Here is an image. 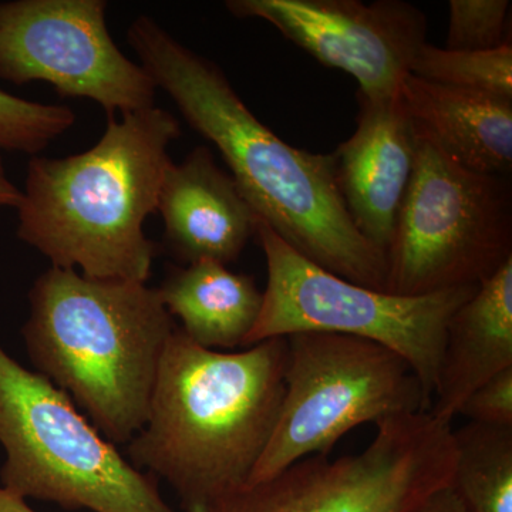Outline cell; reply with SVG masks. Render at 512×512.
<instances>
[{
	"mask_svg": "<svg viewBox=\"0 0 512 512\" xmlns=\"http://www.w3.org/2000/svg\"><path fill=\"white\" fill-rule=\"evenodd\" d=\"M157 211L164 221L165 244L187 265L237 261L258 220L234 178L205 146L194 148L183 163L167 165Z\"/></svg>",
	"mask_w": 512,
	"mask_h": 512,
	"instance_id": "13",
	"label": "cell"
},
{
	"mask_svg": "<svg viewBox=\"0 0 512 512\" xmlns=\"http://www.w3.org/2000/svg\"><path fill=\"white\" fill-rule=\"evenodd\" d=\"M239 19L271 23L323 66L355 77L367 99H396L427 43V18L404 0H229Z\"/></svg>",
	"mask_w": 512,
	"mask_h": 512,
	"instance_id": "11",
	"label": "cell"
},
{
	"mask_svg": "<svg viewBox=\"0 0 512 512\" xmlns=\"http://www.w3.org/2000/svg\"><path fill=\"white\" fill-rule=\"evenodd\" d=\"M409 512H468L453 488L436 491Z\"/></svg>",
	"mask_w": 512,
	"mask_h": 512,
	"instance_id": "22",
	"label": "cell"
},
{
	"mask_svg": "<svg viewBox=\"0 0 512 512\" xmlns=\"http://www.w3.org/2000/svg\"><path fill=\"white\" fill-rule=\"evenodd\" d=\"M23 342L37 373L72 397L110 443L146 423L165 345L175 329L158 289L52 268L29 292Z\"/></svg>",
	"mask_w": 512,
	"mask_h": 512,
	"instance_id": "4",
	"label": "cell"
},
{
	"mask_svg": "<svg viewBox=\"0 0 512 512\" xmlns=\"http://www.w3.org/2000/svg\"><path fill=\"white\" fill-rule=\"evenodd\" d=\"M158 293L185 335L212 350L244 348L264 301L254 278L215 261L173 269Z\"/></svg>",
	"mask_w": 512,
	"mask_h": 512,
	"instance_id": "16",
	"label": "cell"
},
{
	"mask_svg": "<svg viewBox=\"0 0 512 512\" xmlns=\"http://www.w3.org/2000/svg\"><path fill=\"white\" fill-rule=\"evenodd\" d=\"M104 0L0 3V79L47 82L62 97L89 99L107 117L153 109L157 86L114 43Z\"/></svg>",
	"mask_w": 512,
	"mask_h": 512,
	"instance_id": "10",
	"label": "cell"
},
{
	"mask_svg": "<svg viewBox=\"0 0 512 512\" xmlns=\"http://www.w3.org/2000/svg\"><path fill=\"white\" fill-rule=\"evenodd\" d=\"M180 134L173 114L153 107L109 117L103 136L84 153L33 157L18 237L55 268L146 284L157 247L144 221L157 211L168 147Z\"/></svg>",
	"mask_w": 512,
	"mask_h": 512,
	"instance_id": "3",
	"label": "cell"
},
{
	"mask_svg": "<svg viewBox=\"0 0 512 512\" xmlns=\"http://www.w3.org/2000/svg\"><path fill=\"white\" fill-rule=\"evenodd\" d=\"M414 131L451 161L476 173L512 167V100L426 82L410 74L399 93Z\"/></svg>",
	"mask_w": 512,
	"mask_h": 512,
	"instance_id": "14",
	"label": "cell"
},
{
	"mask_svg": "<svg viewBox=\"0 0 512 512\" xmlns=\"http://www.w3.org/2000/svg\"><path fill=\"white\" fill-rule=\"evenodd\" d=\"M458 414L474 423L512 426V367L474 390Z\"/></svg>",
	"mask_w": 512,
	"mask_h": 512,
	"instance_id": "21",
	"label": "cell"
},
{
	"mask_svg": "<svg viewBox=\"0 0 512 512\" xmlns=\"http://www.w3.org/2000/svg\"><path fill=\"white\" fill-rule=\"evenodd\" d=\"M285 393L268 446L249 476L262 483L311 456H329L350 430L429 412L419 376L372 340L301 332L286 336Z\"/></svg>",
	"mask_w": 512,
	"mask_h": 512,
	"instance_id": "6",
	"label": "cell"
},
{
	"mask_svg": "<svg viewBox=\"0 0 512 512\" xmlns=\"http://www.w3.org/2000/svg\"><path fill=\"white\" fill-rule=\"evenodd\" d=\"M412 74L426 82L512 100V43L476 52L426 43L414 59Z\"/></svg>",
	"mask_w": 512,
	"mask_h": 512,
	"instance_id": "18",
	"label": "cell"
},
{
	"mask_svg": "<svg viewBox=\"0 0 512 512\" xmlns=\"http://www.w3.org/2000/svg\"><path fill=\"white\" fill-rule=\"evenodd\" d=\"M74 121L70 107L36 103L0 90V150L36 157Z\"/></svg>",
	"mask_w": 512,
	"mask_h": 512,
	"instance_id": "19",
	"label": "cell"
},
{
	"mask_svg": "<svg viewBox=\"0 0 512 512\" xmlns=\"http://www.w3.org/2000/svg\"><path fill=\"white\" fill-rule=\"evenodd\" d=\"M0 512H37L26 500L0 487Z\"/></svg>",
	"mask_w": 512,
	"mask_h": 512,
	"instance_id": "24",
	"label": "cell"
},
{
	"mask_svg": "<svg viewBox=\"0 0 512 512\" xmlns=\"http://www.w3.org/2000/svg\"><path fill=\"white\" fill-rule=\"evenodd\" d=\"M376 426L362 453L302 458L229 494L214 512H409L450 487L456 468L451 423L421 412Z\"/></svg>",
	"mask_w": 512,
	"mask_h": 512,
	"instance_id": "9",
	"label": "cell"
},
{
	"mask_svg": "<svg viewBox=\"0 0 512 512\" xmlns=\"http://www.w3.org/2000/svg\"><path fill=\"white\" fill-rule=\"evenodd\" d=\"M255 237L265 254L268 284L244 348L301 332L372 340L409 362L433 402L448 322L478 286L421 296L394 295L320 268L259 218Z\"/></svg>",
	"mask_w": 512,
	"mask_h": 512,
	"instance_id": "8",
	"label": "cell"
},
{
	"mask_svg": "<svg viewBox=\"0 0 512 512\" xmlns=\"http://www.w3.org/2000/svg\"><path fill=\"white\" fill-rule=\"evenodd\" d=\"M451 488L468 512H512V426L470 421L453 429Z\"/></svg>",
	"mask_w": 512,
	"mask_h": 512,
	"instance_id": "17",
	"label": "cell"
},
{
	"mask_svg": "<svg viewBox=\"0 0 512 512\" xmlns=\"http://www.w3.org/2000/svg\"><path fill=\"white\" fill-rule=\"evenodd\" d=\"M356 130L335 151L340 195L353 225L387 254L416 163L417 134L396 99L357 93Z\"/></svg>",
	"mask_w": 512,
	"mask_h": 512,
	"instance_id": "12",
	"label": "cell"
},
{
	"mask_svg": "<svg viewBox=\"0 0 512 512\" xmlns=\"http://www.w3.org/2000/svg\"><path fill=\"white\" fill-rule=\"evenodd\" d=\"M22 197V191L9 180L5 167H3L2 157H0V207L19 208Z\"/></svg>",
	"mask_w": 512,
	"mask_h": 512,
	"instance_id": "23",
	"label": "cell"
},
{
	"mask_svg": "<svg viewBox=\"0 0 512 512\" xmlns=\"http://www.w3.org/2000/svg\"><path fill=\"white\" fill-rule=\"evenodd\" d=\"M127 39L157 89L218 148L259 220L320 268L386 291V255L350 220L335 154L289 146L256 119L217 64L181 45L156 20L138 16Z\"/></svg>",
	"mask_w": 512,
	"mask_h": 512,
	"instance_id": "1",
	"label": "cell"
},
{
	"mask_svg": "<svg viewBox=\"0 0 512 512\" xmlns=\"http://www.w3.org/2000/svg\"><path fill=\"white\" fill-rule=\"evenodd\" d=\"M512 367V259L451 316L429 412L451 423L481 384Z\"/></svg>",
	"mask_w": 512,
	"mask_h": 512,
	"instance_id": "15",
	"label": "cell"
},
{
	"mask_svg": "<svg viewBox=\"0 0 512 512\" xmlns=\"http://www.w3.org/2000/svg\"><path fill=\"white\" fill-rule=\"evenodd\" d=\"M448 50H491L511 42L510 0H451Z\"/></svg>",
	"mask_w": 512,
	"mask_h": 512,
	"instance_id": "20",
	"label": "cell"
},
{
	"mask_svg": "<svg viewBox=\"0 0 512 512\" xmlns=\"http://www.w3.org/2000/svg\"><path fill=\"white\" fill-rule=\"evenodd\" d=\"M285 365L286 338L227 353L202 348L175 326L146 423L128 443L131 466L164 478L184 512H214L248 484L268 446Z\"/></svg>",
	"mask_w": 512,
	"mask_h": 512,
	"instance_id": "2",
	"label": "cell"
},
{
	"mask_svg": "<svg viewBox=\"0 0 512 512\" xmlns=\"http://www.w3.org/2000/svg\"><path fill=\"white\" fill-rule=\"evenodd\" d=\"M0 487L66 510L175 512L77 410L72 397L0 345Z\"/></svg>",
	"mask_w": 512,
	"mask_h": 512,
	"instance_id": "5",
	"label": "cell"
},
{
	"mask_svg": "<svg viewBox=\"0 0 512 512\" xmlns=\"http://www.w3.org/2000/svg\"><path fill=\"white\" fill-rule=\"evenodd\" d=\"M510 259L507 177L467 170L417 136L412 180L386 254V292L421 296L480 286Z\"/></svg>",
	"mask_w": 512,
	"mask_h": 512,
	"instance_id": "7",
	"label": "cell"
}]
</instances>
